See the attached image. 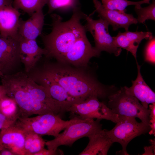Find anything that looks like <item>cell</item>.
<instances>
[{
    "label": "cell",
    "instance_id": "obj_1",
    "mask_svg": "<svg viewBox=\"0 0 155 155\" xmlns=\"http://www.w3.org/2000/svg\"><path fill=\"white\" fill-rule=\"evenodd\" d=\"M27 73L43 77L58 83L80 102L91 96L108 97L111 94L86 73L61 63L47 60L41 65L37 62Z\"/></svg>",
    "mask_w": 155,
    "mask_h": 155
},
{
    "label": "cell",
    "instance_id": "obj_2",
    "mask_svg": "<svg viewBox=\"0 0 155 155\" xmlns=\"http://www.w3.org/2000/svg\"><path fill=\"white\" fill-rule=\"evenodd\" d=\"M72 11L71 17L66 22L63 21L62 17L57 14L51 15V31L48 34L41 36L46 51L45 57L59 61L78 39L86 35L85 26L80 21L85 19L87 15L80 8Z\"/></svg>",
    "mask_w": 155,
    "mask_h": 155
},
{
    "label": "cell",
    "instance_id": "obj_3",
    "mask_svg": "<svg viewBox=\"0 0 155 155\" xmlns=\"http://www.w3.org/2000/svg\"><path fill=\"white\" fill-rule=\"evenodd\" d=\"M1 77V85L5 94L16 102L19 108L20 117L34 115L30 90L31 78L22 71Z\"/></svg>",
    "mask_w": 155,
    "mask_h": 155
},
{
    "label": "cell",
    "instance_id": "obj_4",
    "mask_svg": "<svg viewBox=\"0 0 155 155\" xmlns=\"http://www.w3.org/2000/svg\"><path fill=\"white\" fill-rule=\"evenodd\" d=\"M80 119L75 117L69 120L65 121L58 115L47 113L32 117H20L16 122L25 131L41 135H47L55 137L61 131Z\"/></svg>",
    "mask_w": 155,
    "mask_h": 155
},
{
    "label": "cell",
    "instance_id": "obj_5",
    "mask_svg": "<svg viewBox=\"0 0 155 155\" xmlns=\"http://www.w3.org/2000/svg\"><path fill=\"white\" fill-rule=\"evenodd\" d=\"M82 119L70 125L53 139L46 142L47 148L56 150L61 145L71 146L78 140L87 136L102 129L101 119Z\"/></svg>",
    "mask_w": 155,
    "mask_h": 155
},
{
    "label": "cell",
    "instance_id": "obj_6",
    "mask_svg": "<svg viewBox=\"0 0 155 155\" xmlns=\"http://www.w3.org/2000/svg\"><path fill=\"white\" fill-rule=\"evenodd\" d=\"M108 98L107 106L119 117L137 118L149 124L150 109L144 107L136 98L126 94L123 87Z\"/></svg>",
    "mask_w": 155,
    "mask_h": 155
},
{
    "label": "cell",
    "instance_id": "obj_7",
    "mask_svg": "<svg viewBox=\"0 0 155 155\" xmlns=\"http://www.w3.org/2000/svg\"><path fill=\"white\" fill-rule=\"evenodd\" d=\"M119 117L115 126L110 130H106V132L113 143L117 142L122 146L120 154L128 155L126 148L129 142L135 137L148 132L150 127L149 124L138 122L135 117Z\"/></svg>",
    "mask_w": 155,
    "mask_h": 155
},
{
    "label": "cell",
    "instance_id": "obj_8",
    "mask_svg": "<svg viewBox=\"0 0 155 155\" xmlns=\"http://www.w3.org/2000/svg\"><path fill=\"white\" fill-rule=\"evenodd\" d=\"M66 111L77 114L79 117L83 119H104L116 123L119 119L118 115L103 102H100L98 97L94 96L73 104Z\"/></svg>",
    "mask_w": 155,
    "mask_h": 155
},
{
    "label": "cell",
    "instance_id": "obj_9",
    "mask_svg": "<svg viewBox=\"0 0 155 155\" xmlns=\"http://www.w3.org/2000/svg\"><path fill=\"white\" fill-rule=\"evenodd\" d=\"M85 20L86 21L84 26L86 30L90 32L93 36L95 44L94 47L97 52L100 54L102 51H106L113 53L116 56L119 55L121 49L116 46L114 37L109 34L108 24L100 18L94 20L87 15Z\"/></svg>",
    "mask_w": 155,
    "mask_h": 155
},
{
    "label": "cell",
    "instance_id": "obj_10",
    "mask_svg": "<svg viewBox=\"0 0 155 155\" xmlns=\"http://www.w3.org/2000/svg\"><path fill=\"white\" fill-rule=\"evenodd\" d=\"M22 63L18 40L0 34V73L1 76L20 71Z\"/></svg>",
    "mask_w": 155,
    "mask_h": 155
},
{
    "label": "cell",
    "instance_id": "obj_11",
    "mask_svg": "<svg viewBox=\"0 0 155 155\" xmlns=\"http://www.w3.org/2000/svg\"><path fill=\"white\" fill-rule=\"evenodd\" d=\"M100 54L92 46L86 35L78 39L58 61L77 67H85L91 58Z\"/></svg>",
    "mask_w": 155,
    "mask_h": 155
},
{
    "label": "cell",
    "instance_id": "obj_12",
    "mask_svg": "<svg viewBox=\"0 0 155 155\" xmlns=\"http://www.w3.org/2000/svg\"><path fill=\"white\" fill-rule=\"evenodd\" d=\"M26 131L15 122L0 132V148L9 150L15 155H25Z\"/></svg>",
    "mask_w": 155,
    "mask_h": 155
},
{
    "label": "cell",
    "instance_id": "obj_13",
    "mask_svg": "<svg viewBox=\"0 0 155 155\" xmlns=\"http://www.w3.org/2000/svg\"><path fill=\"white\" fill-rule=\"evenodd\" d=\"M93 1L95 11L98 13V16L111 25L113 31L121 28H124L125 31H128L130 25L138 23L136 18L132 14L117 10L106 9L98 0H93Z\"/></svg>",
    "mask_w": 155,
    "mask_h": 155
},
{
    "label": "cell",
    "instance_id": "obj_14",
    "mask_svg": "<svg viewBox=\"0 0 155 155\" xmlns=\"http://www.w3.org/2000/svg\"><path fill=\"white\" fill-rule=\"evenodd\" d=\"M34 82L44 87L51 97L62 107L64 112L73 104L80 102L71 96L64 88L58 83L44 77L28 75Z\"/></svg>",
    "mask_w": 155,
    "mask_h": 155
},
{
    "label": "cell",
    "instance_id": "obj_15",
    "mask_svg": "<svg viewBox=\"0 0 155 155\" xmlns=\"http://www.w3.org/2000/svg\"><path fill=\"white\" fill-rule=\"evenodd\" d=\"M20 57L24 66V71L28 73L46 54L44 48L39 46L36 40L20 38Z\"/></svg>",
    "mask_w": 155,
    "mask_h": 155
},
{
    "label": "cell",
    "instance_id": "obj_16",
    "mask_svg": "<svg viewBox=\"0 0 155 155\" xmlns=\"http://www.w3.org/2000/svg\"><path fill=\"white\" fill-rule=\"evenodd\" d=\"M20 13L12 5L0 7V34L19 41L18 31Z\"/></svg>",
    "mask_w": 155,
    "mask_h": 155
},
{
    "label": "cell",
    "instance_id": "obj_17",
    "mask_svg": "<svg viewBox=\"0 0 155 155\" xmlns=\"http://www.w3.org/2000/svg\"><path fill=\"white\" fill-rule=\"evenodd\" d=\"M137 75L135 80L132 81L130 87H123L125 92L136 98L145 108H148L150 104L155 103V93L146 83L141 75V66L136 61Z\"/></svg>",
    "mask_w": 155,
    "mask_h": 155
},
{
    "label": "cell",
    "instance_id": "obj_18",
    "mask_svg": "<svg viewBox=\"0 0 155 155\" xmlns=\"http://www.w3.org/2000/svg\"><path fill=\"white\" fill-rule=\"evenodd\" d=\"M44 20L42 10L35 12L26 20L20 19L18 31L19 40L20 38L36 40L41 34Z\"/></svg>",
    "mask_w": 155,
    "mask_h": 155
},
{
    "label": "cell",
    "instance_id": "obj_19",
    "mask_svg": "<svg viewBox=\"0 0 155 155\" xmlns=\"http://www.w3.org/2000/svg\"><path fill=\"white\" fill-rule=\"evenodd\" d=\"M106 130L102 129L88 136V144L79 155H107L113 143L106 133Z\"/></svg>",
    "mask_w": 155,
    "mask_h": 155
},
{
    "label": "cell",
    "instance_id": "obj_20",
    "mask_svg": "<svg viewBox=\"0 0 155 155\" xmlns=\"http://www.w3.org/2000/svg\"><path fill=\"white\" fill-rule=\"evenodd\" d=\"M25 131V155H34L44 148L46 142L41 135L34 132Z\"/></svg>",
    "mask_w": 155,
    "mask_h": 155
},
{
    "label": "cell",
    "instance_id": "obj_21",
    "mask_svg": "<svg viewBox=\"0 0 155 155\" xmlns=\"http://www.w3.org/2000/svg\"><path fill=\"white\" fill-rule=\"evenodd\" d=\"M0 112L15 120L21 116L19 108L16 102L5 95L0 98Z\"/></svg>",
    "mask_w": 155,
    "mask_h": 155
},
{
    "label": "cell",
    "instance_id": "obj_22",
    "mask_svg": "<svg viewBox=\"0 0 155 155\" xmlns=\"http://www.w3.org/2000/svg\"><path fill=\"white\" fill-rule=\"evenodd\" d=\"M46 4V0H13L12 6L21 9L31 16L35 12L42 10Z\"/></svg>",
    "mask_w": 155,
    "mask_h": 155
},
{
    "label": "cell",
    "instance_id": "obj_23",
    "mask_svg": "<svg viewBox=\"0 0 155 155\" xmlns=\"http://www.w3.org/2000/svg\"><path fill=\"white\" fill-rule=\"evenodd\" d=\"M46 4L48 7V14L56 10L73 11L80 8L81 6L79 0H46Z\"/></svg>",
    "mask_w": 155,
    "mask_h": 155
},
{
    "label": "cell",
    "instance_id": "obj_24",
    "mask_svg": "<svg viewBox=\"0 0 155 155\" xmlns=\"http://www.w3.org/2000/svg\"><path fill=\"white\" fill-rule=\"evenodd\" d=\"M103 7L106 9L125 12L126 7L130 5H141L150 3V0L133 1L127 0H101Z\"/></svg>",
    "mask_w": 155,
    "mask_h": 155
},
{
    "label": "cell",
    "instance_id": "obj_25",
    "mask_svg": "<svg viewBox=\"0 0 155 155\" xmlns=\"http://www.w3.org/2000/svg\"><path fill=\"white\" fill-rule=\"evenodd\" d=\"M135 10L137 15L138 23L144 24L146 20H155V1L153 0L148 6L142 7L141 5L135 6Z\"/></svg>",
    "mask_w": 155,
    "mask_h": 155
},
{
    "label": "cell",
    "instance_id": "obj_26",
    "mask_svg": "<svg viewBox=\"0 0 155 155\" xmlns=\"http://www.w3.org/2000/svg\"><path fill=\"white\" fill-rule=\"evenodd\" d=\"M114 38L117 47L124 49L130 52L136 60V53L138 46L130 40L124 32H119L116 36L114 37Z\"/></svg>",
    "mask_w": 155,
    "mask_h": 155
},
{
    "label": "cell",
    "instance_id": "obj_27",
    "mask_svg": "<svg viewBox=\"0 0 155 155\" xmlns=\"http://www.w3.org/2000/svg\"><path fill=\"white\" fill-rule=\"evenodd\" d=\"M126 37L134 44L139 46L144 39L150 40L153 37L152 34L150 32H131L129 30L124 32Z\"/></svg>",
    "mask_w": 155,
    "mask_h": 155
},
{
    "label": "cell",
    "instance_id": "obj_28",
    "mask_svg": "<svg viewBox=\"0 0 155 155\" xmlns=\"http://www.w3.org/2000/svg\"><path fill=\"white\" fill-rule=\"evenodd\" d=\"M146 47L145 58L146 61L155 63V38L153 37L149 40Z\"/></svg>",
    "mask_w": 155,
    "mask_h": 155
},
{
    "label": "cell",
    "instance_id": "obj_29",
    "mask_svg": "<svg viewBox=\"0 0 155 155\" xmlns=\"http://www.w3.org/2000/svg\"><path fill=\"white\" fill-rule=\"evenodd\" d=\"M150 112L149 116V125L150 130L148 132L150 135L155 136V103H154L149 106Z\"/></svg>",
    "mask_w": 155,
    "mask_h": 155
},
{
    "label": "cell",
    "instance_id": "obj_30",
    "mask_svg": "<svg viewBox=\"0 0 155 155\" xmlns=\"http://www.w3.org/2000/svg\"><path fill=\"white\" fill-rule=\"evenodd\" d=\"M16 121L7 117L0 112V130L10 126Z\"/></svg>",
    "mask_w": 155,
    "mask_h": 155
},
{
    "label": "cell",
    "instance_id": "obj_31",
    "mask_svg": "<svg viewBox=\"0 0 155 155\" xmlns=\"http://www.w3.org/2000/svg\"><path fill=\"white\" fill-rule=\"evenodd\" d=\"M63 154V153L61 150H54L51 149H46L44 148L35 154L34 155H54Z\"/></svg>",
    "mask_w": 155,
    "mask_h": 155
},
{
    "label": "cell",
    "instance_id": "obj_32",
    "mask_svg": "<svg viewBox=\"0 0 155 155\" xmlns=\"http://www.w3.org/2000/svg\"><path fill=\"white\" fill-rule=\"evenodd\" d=\"M150 141L151 145L144 147V153L143 155H155V140H150Z\"/></svg>",
    "mask_w": 155,
    "mask_h": 155
},
{
    "label": "cell",
    "instance_id": "obj_33",
    "mask_svg": "<svg viewBox=\"0 0 155 155\" xmlns=\"http://www.w3.org/2000/svg\"><path fill=\"white\" fill-rule=\"evenodd\" d=\"M0 155H15L12 151L9 150L5 148H0Z\"/></svg>",
    "mask_w": 155,
    "mask_h": 155
},
{
    "label": "cell",
    "instance_id": "obj_34",
    "mask_svg": "<svg viewBox=\"0 0 155 155\" xmlns=\"http://www.w3.org/2000/svg\"><path fill=\"white\" fill-rule=\"evenodd\" d=\"M13 0H0V7L4 6L12 5Z\"/></svg>",
    "mask_w": 155,
    "mask_h": 155
},
{
    "label": "cell",
    "instance_id": "obj_35",
    "mask_svg": "<svg viewBox=\"0 0 155 155\" xmlns=\"http://www.w3.org/2000/svg\"><path fill=\"white\" fill-rule=\"evenodd\" d=\"M1 76V74L0 73V77Z\"/></svg>",
    "mask_w": 155,
    "mask_h": 155
}]
</instances>
